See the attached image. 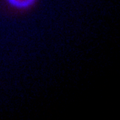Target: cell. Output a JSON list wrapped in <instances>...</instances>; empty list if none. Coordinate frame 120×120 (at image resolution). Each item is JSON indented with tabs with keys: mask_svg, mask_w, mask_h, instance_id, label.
<instances>
[{
	"mask_svg": "<svg viewBox=\"0 0 120 120\" xmlns=\"http://www.w3.org/2000/svg\"><path fill=\"white\" fill-rule=\"evenodd\" d=\"M9 5L17 9H26L31 8L36 0H5Z\"/></svg>",
	"mask_w": 120,
	"mask_h": 120,
	"instance_id": "6da1fadb",
	"label": "cell"
}]
</instances>
